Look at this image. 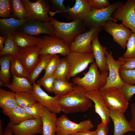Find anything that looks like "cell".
I'll list each match as a JSON object with an SVG mask.
<instances>
[{
    "instance_id": "33",
    "label": "cell",
    "mask_w": 135,
    "mask_h": 135,
    "mask_svg": "<svg viewBox=\"0 0 135 135\" xmlns=\"http://www.w3.org/2000/svg\"><path fill=\"white\" fill-rule=\"evenodd\" d=\"M11 1L13 8L12 18L17 20H28L27 11L22 0Z\"/></svg>"
},
{
    "instance_id": "24",
    "label": "cell",
    "mask_w": 135,
    "mask_h": 135,
    "mask_svg": "<svg viewBox=\"0 0 135 135\" xmlns=\"http://www.w3.org/2000/svg\"><path fill=\"white\" fill-rule=\"evenodd\" d=\"M12 82L9 84H4V86L15 93L28 92L32 93L33 85L25 77H18L12 76Z\"/></svg>"
},
{
    "instance_id": "2",
    "label": "cell",
    "mask_w": 135,
    "mask_h": 135,
    "mask_svg": "<svg viewBox=\"0 0 135 135\" xmlns=\"http://www.w3.org/2000/svg\"><path fill=\"white\" fill-rule=\"evenodd\" d=\"M50 23L54 28V36L60 38L69 46L72 43L76 37L79 34L85 32L86 28L84 21L82 20L63 22L50 16Z\"/></svg>"
},
{
    "instance_id": "49",
    "label": "cell",
    "mask_w": 135,
    "mask_h": 135,
    "mask_svg": "<svg viewBox=\"0 0 135 135\" xmlns=\"http://www.w3.org/2000/svg\"><path fill=\"white\" fill-rule=\"evenodd\" d=\"M13 134L11 124L9 122L5 129L3 135H12Z\"/></svg>"
},
{
    "instance_id": "35",
    "label": "cell",
    "mask_w": 135,
    "mask_h": 135,
    "mask_svg": "<svg viewBox=\"0 0 135 135\" xmlns=\"http://www.w3.org/2000/svg\"><path fill=\"white\" fill-rule=\"evenodd\" d=\"M69 66L65 58L60 59L57 68L54 75L56 79L66 80L69 71Z\"/></svg>"
},
{
    "instance_id": "53",
    "label": "cell",
    "mask_w": 135,
    "mask_h": 135,
    "mask_svg": "<svg viewBox=\"0 0 135 135\" xmlns=\"http://www.w3.org/2000/svg\"></svg>"
},
{
    "instance_id": "37",
    "label": "cell",
    "mask_w": 135,
    "mask_h": 135,
    "mask_svg": "<svg viewBox=\"0 0 135 135\" xmlns=\"http://www.w3.org/2000/svg\"><path fill=\"white\" fill-rule=\"evenodd\" d=\"M12 13L11 0H0V16L3 19L12 18Z\"/></svg>"
},
{
    "instance_id": "12",
    "label": "cell",
    "mask_w": 135,
    "mask_h": 135,
    "mask_svg": "<svg viewBox=\"0 0 135 135\" xmlns=\"http://www.w3.org/2000/svg\"><path fill=\"white\" fill-rule=\"evenodd\" d=\"M135 0H128L112 13V17L135 32Z\"/></svg>"
},
{
    "instance_id": "30",
    "label": "cell",
    "mask_w": 135,
    "mask_h": 135,
    "mask_svg": "<svg viewBox=\"0 0 135 135\" xmlns=\"http://www.w3.org/2000/svg\"><path fill=\"white\" fill-rule=\"evenodd\" d=\"M10 55H5L0 57V80L5 84L10 83Z\"/></svg>"
},
{
    "instance_id": "13",
    "label": "cell",
    "mask_w": 135,
    "mask_h": 135,
    "mask_svg": "<svg viewBox=\"0 0 135 135\" xmlns=\"http://www.w3.org/2000/svg\"><path fill=\"white\" fill-rule=\"evenodd\" d=\"M103 28L112 37L113 40L123 49L126 47L127 42L132 33L131 30L122 23L118 24L112 20L106 22Z\"/></svg>"
},
{
    "instance_id": "46",
    "label": "cell",
    "mask_w": 135,
    "mask_h": 135,
    "mask_svg": "<svg viewBox=\"0 0 135 135\" xmlns=\"http://www.w3.org/2000/svg\"><path fill=\"white\" fill-rule=\"evenodd\" d=\"M108 125L104 124L101 123L97 126L95 130L96 135H107L108 130Z\"/></svg>"
},
{
    "instance_id": "6",
    "label": "cell",
    "mask_w": 135,
    "mask_h": 135,
    "mask_svg": "<svg viewBox=\"0 0 135 135\" xmlns=\"http://www.w3.org/2000/svg\"><path fill=\"white\" fill-rule=\"evenodd\" d=\"M69 66V72L66 78L68 81L71 77L86 69L90 63L94 61V58L92 52L80 53L70 52L65 57Z\"/></svg>"
},
{
    "instance_id": "41",
    "label": "cell",
    "mask_w": 135,
    "mask_h": 135,
    "mask_svg": "<svg viewBox=\"0 0 135 135\" xmlns=\"http://www.w3.org/2000/svg\"><path fill=\"white\" fill-rule=\"evenodd\" d=\"M126 47V50L123 56L128 58H135V32H132L128 39Z\"/></svg>"
},
{
    "instance_id": "29",
    "label": "cell",
    "mask_w": 135,
    "mask_h": 135,
    "mask_svg": "<svg viewBox=\"0 0 135 135\" xmlns=\"http://www.w3.org/2000/svg\"><path fill=\"white\" fill-rule=\"evenodd\" d=\"M76 85L66 80H56L53 92L55 96L60 97L65 96L72 90Z\"/></svg>"
},
{
    "instance_id": "31",
    "label": "cell",
    "mask_w": 135,
    "mask_h": 135,
    "mask_svg": "<svg viewBox=\"0 0 135 135\" xmlns=\"http://www.w3.org/2000/svg\"><path fill=\"white\" fill-rule=\"evenodd\" d=\"M10 66L12 76L18 77H25L28 79L29 74L16 56L10 55Z\"/></svg>"
},
{
    "instance_id": "26",
    "label": "cell",
    "mask_w": 135,
    "mask_h": 135,
    "mask_svg": "<svg viewBox=\"0 0 135 135\" xmlns=\"http://www.w3.org/2000/svg\"><path fill=\"white\" fill-rule=\"evenodd\" d=\"M10 120V122L13 125H17L26 120L34 119L28 114L24 108L19 106L10 111L3 113Z\"/></svg>"
},
{
    "instance_id": "27",
    "label": "cell",
    "mask_w": 135,
    "mask_h": 135,
    "mask_svg": "<svg viewBox=\"0 0 135 135\" xmlns=\"http://www.w3.org/2000/svg\"><path fill=\"white\" fill-rule=\"evenodd\" d=\"M13 35L15 43L20 48L36 46L40 38V37L28 35L20 31H16Z\"/></svg>"
},
{
    "instance_id": "1",
    "label": "cell",
    "mask_w": 135,
    "mask_h": 135,
    "mask_svg": "<svg viewBox=\"0 0 135 135\" xmlns=\"http://www.w3.org/2000/svg\"><path fill=\"white\" fill-rule=\"evenodd\" d=\"M86 91L82 86L76 85L66 95L59 97L62 111L65 114L85 112L92 106L91 100L85 95Z\"/></svg>"
},
{
    "instance_id": "14",
    "label": "cell",
    "mask_w": 135,
    "mask_h": 135,
    "mask_svg": "<svg viewBox=\"0 0 135 135\" xmlns=\"http://www.w3.org/2000/svg\"><path fill=\"white\" fill-rule=\"evenodd\" d=\"M85 95L94 103L95 112L100 117L101 123L108 125L110 119V110L101 92L98 90L87 91Z\"/></svg>"
},
{
    "instance_id": "3",
    "label": "cell",
    "mask_w": 135,
    "mask_h": 135,
    "mask_svg": "<svg viewBox=\"0 0 135 135\" xmlns=\"http://www.w3.org/2000/svg\"><path fill=\"white\" fill-rule=\"evenodd\" d=\"M95 62L91 64L88 72L82 78L74 77L73 82L75 85L82 87L86 91L100 90L106 85L108 76V72H101L99 71Z\"/></svg>"
},
{
    "instance_id": "15",
    "label": "cell",
    "mask_w": 135,
    "mask_h": 135,
    "mask_svg": "<svg viewBox=\"0 0 135 135\" xmlns=\"http://www.w3.org/2000/svg\"><path fill=\"white\" fill-rule=\"evenodd\" d=\"M32 93L37 102L47 108L50 111L56 114L60 113L61 111L59 102V97L48 95L41 88V86L36 83L33 85Z\"/></svg>"
},
{
    "instance_id": "16",
    "label": "cell",
    "mask_w": 135,
    "mask_h": 135,
    "mask_svg": "<svg viewBox=\"0 0 135 135\" xmlns=\"http://www.w3.org/2000/svg\"><path fill=\"white\" fill-rule=\"evenodd\" d=\"M19 29L24 33L32 36L41 34L54 36L55 30L52 24L39 21L28 20Z\"/></svg>"
},
{
    "instance_id": "8",
    "label": "cell",
    "mask_w": 135,
    "mask_h": 135,
    "mask_svg": "<svg viewBox=\"0 0 135 135\" xmlns=\"http://www.w3.org/2000/svg\"><path fill=\"white\" fill-rule=\"evenodd\" d=\"M102 29V27H92L86 31L77 35L69 46L70 52L83 53L92 52V40Z\"/></svg>"
},
{
    "instance_id": "50",
    "label": "cell",
    "mask_w": 135,
    "mask_h": 135,
    "mask_svg": "<svg viewBox=\"0 0 135 135\" xmlns=\"http://www.w3.org/2000/svg\"><path fill=\"white\" fill-rule=\"evenodd\" d=\"M6 38V37L0 36V51L4 47V46L3 44Z\"/></svg>"
},
{
    "instance_id": "38",
    "label": "cell",
    "mask_w": 135,
    "mask_h": 135,
    "mask_svg": "<svg viewBox=\"0 0 135 135\" xmlns=\"http://www.w3.org/2000/svg\"><path fill=\"white\" fill-rule=\"evenodd\" d=\"M119 74L124 83L131 85L135 84V68L129 69H120Z\"/></svg>"
},
{
    "instance_id": "52",
    "label": "cell",
    "mask_w": 135,
    "mask_h": 135,
    "mask_svg": "<svg viewBox=\"0 0 135 135\" xmlns=\"http://www.w3.org/2000/svg\"><path fill=\"white\" fill-rule=\"evenodd\" d=\"M4 83L2 81L0 80V87H1L4 86Z\"/></svg>"
},
{
    "instance_id": "17",
    "label": "cell",
    "mask_w": 135,
    "mask_h": 135,
    "mask_svg": "<svg viewBox=\"0 0 135 135\" xmlns=\"http://www.w3.org/2000/svg\"><path fill=\"white\" fill-rule=\"evenodd\" d=\"M63 12L68 13L67 20H80L84 21L93 9L87 0H76L72 7L68 5Z\"/></svg>"
},
{
    "instance_id": "18",
    "label": "cell",
    "mask_w": 135,
    "mask_h": 135,
    "mask_svg": "<svg viewBox=\"0 0 135 135\" xmlns=\"http://www.w3.org/2000/svg\"><path fill=\"white\" fill-rule=\"evenodd\" d=\"M40 54L36 46L20 48L17 57L29 74L37 63Z\"/></svg>"
},
{
    "instance_id": "32",
    "label": "cell",
    "mask_w": 135,
    "mask_h": 135,
    "mask_svg": "<svg viewBox=\"0 0 135 135\" xmlns=\"http://www.w3.org/2000/svg\"><path fill=\"white\" fill-rule=\"evenodd\" d=\"M3 48L0 51V56L6 54L17 56L20 48L15 43L13 34L8 35L4 42Z\"/></svg>"
},
{
    "instance_id": "47",
    "label": "cell",
    "mask_w": 135,
    "mask_h": 135,
    "mask_svg": "<svg viewBox=\"0 0 135 135\" xmlns=\"http://www.w3.org/2000/svg\"><path fill=\"white\" fill-rule=\"evenodd\" d=\"M130 112L131 115V119L129 122L133 130V132H135V104H132L130 107Z\"/></svg>"
},
{
    "instance_id": "25",
    "label": "cell",
    "mask_w": 135,
    "mask_h": 135,
    "mask_svg": "<svg viewBox=\"0 0 135 135\" xmlns=\"http://www.w3.org/2000/svg\"><path fill=\"white\" fill-rule=\"evenodd\" d=\"M16 93L0 88V107L3 113L8 112L18 106L16 99Z\"/></svg>"
},
{
    "instance_id": "34",
    "label": "cell",
    "mask_w": 135,
    "mask_h": 135,
    "mask_svg": "<svg viewBox=\"0 0 135 135\" xmlns=\"http://www.w3.org/2000/svg\"><path fill=\"white\" fill-rule=\"evenodd\" d=\"M16 99L18 106L24 108L37 102L32 93L21 92L16 93Z\"/></svg>"
},
{
    "instance_id": "10",
    "label": "cell",
    "mask_w": 135,
    "mask_h": 135,
    "mask_svg": "<svg viewBox=\"0 0 135 135\" xmlns=\"http://www.w3.org/2000/svg\"><path fill=\"white\" fill-rule=\"evenodd\" d=\"M27 10L29 20L50 23L48 15L51 6L49 0H38L32 2L29 0H22Z\"/></svg>"
},
{
    "instance_id": "43",
    "label": "cell",
    "mask_w": 135,
    "mask_h": 135,
    "mask_svg": "<svg viewBox=\"0 0 135 135\" xmlns=\"http://www.w3.org/2000/svg\"><path fill=\"white\" fill-rule=\"evenodd\" d=\"M122 90L124 96L129 102L135 94V85L125 84Z\"/></svg>"
},
{
    "instance_id": "36",
    "label": "cell",
    "mask_w": 135,
    "mask_h": 135,
    "mask_svg": "<svg viewBox=\"0 0 135 135\" xmlns=\"http://www.w3.org/2000/svg\"><path fill=\"white\" fill-rule=\"evenodd\" d=\"M45 107L37 102L24 108L26 112L34 118L42 119Z\"/></svg>"
},
{
    "instance_id": "22",
    "label": "cell",
    "mask_w": 135,
    "mask_h": 135,
    "mask_svg": "<svg viewBox=\"0 0 135 135\" xmlns=\"http://www.w3.org/2000/svg\"><path fill=\"white\" fill-rule=\"evenodd\" d=\"M28 20H17L13 18L0 19V34L6 38L9 34H13Z\"/></svg>"
},
{
    "instance_id": "54",
    "label": "cell",
    "mask_w": 135,
    "mask_h": 135,
    "mask_svg": "<svg viewBox=\"0 0 135 135\" xmlns=\"http://www.w3.org/2000/svg\"></svg>"
},
{
    "instance_id": "28",
    "label": "cell",
    "mask_w": 135,
    "mask_h": 135,
    "mask_svg": "<svg viewBox=\"0 0 135 135\" xmlns=\"http://www.w3.org/2000/svg\"><path fill=\"white\" fill-rule=\"evenodd\" d=\"M54 55H40L38 62L32 71L29 74L28 80L32 85L42 71L44 70L48 62Z\"/></svg>"
},
{
    "instance_id": "21",
    "label": "cell",
    "mask_w": 135,
    "mask_h": 135,
    "mask_svg": "<svg viewBox=\"0 0 135 135\" xmlns=\"http://www.w3.org/2000/svg\"><path fill=\"white\" fill-rule=\"evenodd\" d=\"M110 116L114 126L113 135H124L127 132H133L124 113L110 111Z\"/></svg>"
},
{
    "instance_id": "51",
    "label": "cell",
    "mask_w": 135,
    "mask_h": 135,
    "mask_svg": "<svg viewBox=\"0 0 135 135\" xmlns=\"http://www.w3.org/2000/svg\"><path fill=\"white\" fill-rule=\"evenodd\" d=\"M4 132L3 131L2 129V120H0V135H3Z\"/></svg>"
},
{
    "instance_id": "4",
    "label": "cell",
    "mask_w": 135,
    "mask_h": 135,
    "mask_svg": "<svg viewBox=\"0 0 135 135\" xmlns=\"http://www.w3.org/2000/svg\"><path fill=\"white\" fill-rule=\"evenodd\" d=\"M36 46L40 55L60 54L67 56L70 52L69 46L60 38L45 34L40 37Z\"/></svg>"
},
{
    "instance_id": "44",
    "label": "cell",
    "mask_w": 135,
    "mask_h": 135,
    "mask_svg": "<svg viewBox=\"0 0 135 135\" xmlns=\"http://www.w3.org/2000/svg\"><path fill=\"white\" fill-rule=\"evenodd\" d=\"M93 9L98 10L106 7L111 4L108 0H87Z\"/></svg>"
},
{
    "instance_id": "19",
    "label": "cell",
    "mask_w": 135,
    "mask_h": 135,
    "mask_svg": "<svg viewBox=\"0 0 135 135\" xmlns=\"http://www.w3.org/2000/svg\"><path fill=\"white\" fill-rule=\"evenodd\" d=\"M10 124L14 135H34L38 134H42V119L28 120L16 125H13Z\"/></svg>"
},
{
    "instance_id": "9",
    "label": "cell",
    "mask_w": 135,
    "mask_h": 135,
    "mask_svg": "<svg viewBox=\"0 0 135 135\" xmlns=\"http://www.w3.org/2000/svg\"><path fill=\"white\" fill-rule=\"evenodd\" d=\"M106 60L109 71V74L105 86L100 90L111 87H114L122 90L124 83L121 80L119 71L122 65L124 64L123 60L118 58L116 60L113 58L112 52L107 50L106 54Z\"/></svg>"
},
{
    "instance_id": "5",
    "label": "cell",
    "mask_w": 135,
    "mask_h": 135,
    "mask_svg": "<svg viewBox=\"0 0 135 135\" xmlns=\"http://www.w3.org/2000/svg\"><path fill=\"white\" fill-rule=\"evenodd\" d=\"M122 2L117 1L109 6L102 9H92L88 16L84 21L86 28L103 27L106 22L112 20L116 22L117 20L112 17L113 12L124 4Z\"/></svg>"
},
{
    "instance_id": "23",
    "label": "cell",
    "mask_w": 135,
    "mask_h": 135,
    "mask_svg": "<svg viewBox=\"0 0 135 135\" xmlns=\"http://www.w3.org/2000/svg\"><path fill=\"white\" fill-rule=\"evenodd\" d=\"M42 119V135H56L58 120L56 114L45 107Z\"/></svg>"
},
{
    "instance_id": "42",
    "label": "cell",
    "mask_w": 135,
    "mask_h": 135,
    "mask_svg": "<svg viewBox=\"0 0 135 135\" xmlns=\"http://www.w3.org/2000/svg\"><path fill=\"white\" fill-rule=\"evenodd\" d=\"M51 6V8L55 10L54 12H49L50 16H52L55 13L63 12L66 8L64 6V0H48Z\"/></svg>"
},
{
    "instance_id": "39",
    "label": "cell",
    "mask_w": 135,
    "mask_h": 135,
    "mask_svg": "<svg viewBox=\"0 0 135 135\" xmlns=\"http://www.w3.org/2000/svg\"><path fill=\"white\" fill-rule=\"evenodd\" d=\"M56 77L53 74L48 76H43L37 82V84L40 86L44 87L49 93H52Z\"/></svg>"
},
{
    "instance_id": "40",
    "label": "cell",
    "mask_w": 135,
    "mask_h": 135,
    "mask_svg": "<svg viewBox=\"0 0 135 135\" xmlns=\"http://www.w3.org/2000/svg\"><path fill=\"white\" fill-rule=\"evenodd\" d=\"M60 59L56 54H54L48 62L45 69L44 76L52 75L54 73L59 63Z\"/></svg>"
},
{
    "instance_id": "7",
    "label": "cell",
    "mask_w": 135,
    "mask_h": 135,
    "mask_svg": "<svg viewBox=\"0 0 135 135\" xmlns=\"http://www.w3.org/2000/svg\"><path fill=\"white\" fill-rule=\"evenodd\" d=\"M100 91L110 111L124 113L125 112L129 103L122 90L111 87Z\"/></svg>"
},
{
    "instance_id": "11",
    "label": "cell",
    "mask_w": 135,
    "mask_h": 135,
    "mask_svg": "<svg viewBox=\"0 0 135 135\" xmlns=\"http://www.w3.org/2000/svg\"><path fill=\"white\" fill-rule=\"evenodd\" d=\"M94 127L90 119H88L78 123L71 121L65 114L58 118L56 123V135H68L71 133L90 130Z\"/></svg>"
},
{
    "instance_id": "20",
    "label": "cell",
    "mask_w": 135,
    "mask_h": 135,
    "mask_svg": "<svg viewBox=\"0 0 135 135\" xmlns=\"http://www.w3.org/2000/svg\"><path fill=\"white\" fill-rule=\"evenodd\" d=\"M98 35L92 42V53L95 62L101 72H108V69L106 60V54L107 51L106 46H102L100 42Z\"/></svg>"
},
{
    "instance_id": "48",
    "label": "cell",
    "mask_w": 135,
    "mask_h": 135,
    "mask_svg": "<svg viewBox=\"0 0 135 135\" xmlns=\"http://www.w3.org/2000/svg\"><path fill=\"white\" fill-rule=\"evenodd\" d=\"M68 135H96L95 130L80 131L71 133Z\"/></svg>"
},
{
    "instance_id": "45",
    "label": "cell",
    "mask_w": 135,
    "mask_h": 135,
    "mask_svg": "<svg viewBox=\"0 0 135 135\" xmlns=\"http://www.w3.org/2000/svg\"><path fill=\"white\" fill-rule=\"evenodd\" d=\"M118 58L124 62V64L121 66L120 69H129L135 68V58H128L122 56Z\"/></svg>"
}]
</instances>
